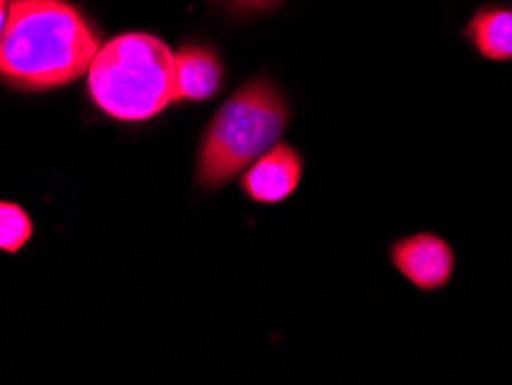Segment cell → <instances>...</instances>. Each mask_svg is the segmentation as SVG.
I'll return each mask as SVG.
<instances>
[{
    "label": "cell",
    "instance_id": "6da1fadb",
    "mask_svg": "<svg viewBox=\"0 0 512 385\" xmlns=\"http://www.w3.org/2000/svg\"><path fill=\"white\" fill-rule=\"evenodd\" d=\"M100 37L67 0H10L0 37V81L17 90L63 88L88 74Z\"/></svg>",
    "mask_w": 512,
    "mask_h": 385
},
{
    "label": "cell",
    "instance_id": "7a4b0ae2",
    "mask_svg": "<svg viewBox=\"0 0 512 385\" xmlns=\"http://www.w3.org/2000/svg\"><path fill=\"white\" fill-rule=\"evenodd\" d=\"M291 120L289 102L277 83L256 77L233 93L201 134L197 183L217 190L280 143Z\"/></svg>",
    "mask_w": 512,
    "mask_h": 385
},
{
    "label": "cell",
    "instance_id": "3957f363",
    "mask_svg": "<svg viewBox=\"0 0 512 385\" xmlns=\"http://www.w3.org/2000/svg\"><path fill=\"white\" fill-rule=\"evenodd\" d=\"M95 107L123 123H143L176 100L173 51L150 33H123L100 47L88 70Z\"/></svg>",
    "mask_w": 512,
    "mask_h": 385
},
{
    "label": "cell",
    "instance_id": "277c9868",
    "mask_svg": "<svg viewBox=\"0 0 512 385\" xmlns=\"http://www.w3.org/2000/svg\"><path fill=\"white\" fill-rule=\"evenodd\" d=\"M388 256L397 273L423 293L446 289L455 275V249L432 231L395 240Z\"/></svg>",
    "mask_w": 512,
    "mask_h": 385
},
{
    "label": "cell",
    "instance_id": "5b68a950",
    "mask_svg": "<svg viewBox=\"0 0 512 385\" xmlns=\"http://www.w3.org/2000/svg\"><path fill=\"white\" fill-rule=\"evenodd\" d=\"M303 169V155L289 143L280 141L240 173V187L250 201L273 206L298 190Z\"/></svg>",
    "mask_w": 512,
    "mask_h": 385
},
{
    "label": "cell",
    "instance_id": "8992f818",
    "mask_svg": "<svg viewBox=\"0 0 512 385\" xmlns=\"http://www.w3.org/2000/svg\"><path fill=\"white\" fill-rule=\"evenodd\" d=\"M176 65V102H206L215 97L224 81L220 56L203 44H187L173 54Z\"/></svg>",
    "mask_w": 512,
    "mask_h": 385
},
{
    "label": "cell",
    "instance_id": "52a82bcc",
    "mask_svg": "<svg viewBox=\"0 0 512 385\" xmlns=\"http://www.w3.org/2000/svg\"><path fill=\"white\" fill-rule=\"evenodd\" d=\"M480 58L489 63H512V5H480L462 30Z\"/></svg>",
    "mask_w": 512,
    "mask_h": 385
},
{
    "label": "cell",
    "instance_id": "ba28073f",
    "mask_svg": "<svg viewBox=\"0 0 512 385\" xmlns=\"http://www.w3.org/2000/svg\"><path fill=\"white\" fill-rule=\"evenodd\" d=\"M33 238V222L24 208L12 201H0V252L17 254Z\"/></svg>",
    "mask_w": 512,
    "mask_h": 385
},
{
    "label": "cell",
    "instance_id": "9c48e42d",
    "mask_svg": "<svg viewBox=\"0 0 512 385\" xmlns=\"http://www.w3.org/2000/svg\"><path fill=\"white\" fill-rule=\"evenodd\" d=\"M280 3L282 0H231V10L236 14H259L275 10Z\"/></svg>",
    "mask_w": 512,
    "mask_h": 385
},
{
    "label": "cell",
    "instance_id": "30bf717a",
    "mask_svg": "<svg viewBox=\"0 0 512 385\" xmlns=\"http://www.w3.org/2000/svg\"><path fill=\"white\" fill-rule=\"evenodd\" d=\"M7 10H10V0H0V37H3V30H5Z\"/></svg>",
    "mask_w": 512,
    "mask_h": 385
}]
</instances>
